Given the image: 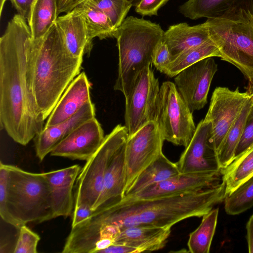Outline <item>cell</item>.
<instances>
[{
  "label": "cell",
  "mask_w": 253,
  "mask_h": 253,
  "mask_svg": "<svg viewBox=\"0 0 253 253\" xmlns=\"http://www.w3.org/2000/svg\"><path fill=\"white\" fill-rule=\"evenodd\" d=\"M81 10L85 21L87 37L92 45L94 38L100 40L115 38L116 29L110 19L100 10L84 2L77 6Z\"/></svg>",
  "instance_id": "f546056e"
},
{
  "label": "cell",
  "mask_w": 253,
  "mask_h": 253,
  "mask_svg": "<svg viewBox=\"0 0 253 253\" xmlns=\"http://www.w3.org/2000/svg\"><path fill=\"white\" fill-rule=\"evenodd\" d=\"M6 0H0V14L2 13L3 5Z\"/></svg>",
  "instance_id": "b9f144b4"
},
{
  "label": "cell",
  "mask_w": 253,
  "mask_h": 253,
  "mask_svg": "<svg viewBox=\"0 0 253 253\" xmlns=\"http://www.w3.org/2000/svg\"><path fill=\"white\" fill-rule=\"evenodd\" d=\"M57 0H34L27 20L33 39L43 37L58 17Z\"/></svg>",
  "instance_id": "cb8c5ba5"
},
{
  "label": "cell",
  "mask_w": 253,
  "mask_h": 253,
  "mask_svg": "<svg viewBox=\"0 0 253 253\" xmlns=\"http://www.w3.org/2000/svg\"><path fill=\"white\" fill-rule=\"evenodd\" d=\"M95 116L94 105L91 101L68 120L55 125L44 126L34 138L37 157L42 161L57 144L77 127Z\"/></svg>",
  "instance_id": "ac0fdd59"
},
{
  "label": "cell",
  "mask_w": 253,
  "mask_h": 253,
  "mask_svg": "<svg viewBox=\"0 0 253 253\" xmlns=\"http://www.w3.org/2000/svg\"><path fill=\"white\" fill-rule=\"evenodd\" d=\"M211 124L201 120L188 145L176 162L180 173L221 170L217 154L210 143Z\"/></svg>",
  "instance_id": "5bb4252c"
},
{
  "label": "cell",
  "mask_w": 253,
  "mask_h": 253,
  "mask_svg": "<svg viewBox=\"0 0 253 253\" xmlns=\"http://www.w3.org/2000/svg\"><path fill=\"white\" fill-rule=\"evenodd\" d=\"M238 0H188L180 6L179 11L191 20L218 17L240 5Z\"/></svg>",
  "instance_id": "484cf974"
},
{
  "label": "cell",
  "mask_w": 253,
  "mask_h": 253,
  "mask_svg": "<svg viewBox=\"0 0 253 253\" xmlns=\"http://www.w3.org/2000/svg\"><path fill=\"white\" fill-rule=\"evenodd\" d=\"M104 138L102 128L94 117L77 127L57 144L50 154L86 161L98 150Z\"/></svg>",
  "instance_id": "9a60e30c"
},
{
  "label": "cell",
  "mask_w": 253,
  "mask_h": 253,
  "mask_svg": "<svg viewBox=\"0 0 253 253\" xmlns=\"http://www.w3.org/2000/svg\"><path fill=\"white\" fill-rule=\"evenodd\" d=\"M171 228L139 225L123 229L117 233L114 244L99 253H138L160 250L167 243Z\"/></svg>",
  "instance_id": "4fadbf2b"
},
{
  "label": "cell",
  "mask_w": 253,
  "mask_h": 253,
  "mask_svg": "<svg viewBox=\"0 0 253 253\" xmlns=\"http://www.w3.org/2000/svg\"><path fill=\"white\" fill-rule=\"evenodd\" d=\"M90 87L85 73L79 74L63 93L44 126L55 125L68 120L85 104L91 102Z\"/></svg>",
  "instance_id": "d6986e66"
},
{
  "label": "cell",
  "mask_w": 253,
  "mask_h": 253,
  "mask_svg": "<svg viewBox=\"0 0 253 253\" xmlns=\"http://www.w3.org/2000/svg\"><path fill=\"white\" fill-rule=\"evenodd\" d=\"M125 144L116 153L109 165L100 194L92 208L93 210L118 202L125 196Z\"/></svg>",
  "instance_id": "7402d4cb"
},
{
  "label": "cell",
  "mask_w": 253,
  "mask_h": 253,
  "mask_svg": "<svg viewBox=\"0 0 253 253\" xmlns=\"http://www.w3.org/2000/svg\"><path fill=\"white\" fill-rule=\"evenodd\" d=\"M128 137L126 127L121 125L105 136L101 146L81 169L75 185V207L92 209L100 194L109 165Z\"/></svg>",
  "instance_id": "52a82bcc"
},
{
  "label": "cell",
  "mask_w": 253,
  "mask_h": 253,
  "mask_svg": "<svg viewBox=\"0 0 253 253\" xmlns=\"http://www.w3.org/2000/svg\"><path fill=\"white\" fill-rule=\"evenodd\" d=\"M209 39V30L204 23L192 26L186 23H180L170 26L165 31L162 41L167 45L173 59Z\"/></svg>",
  "instance_id": "44dd1931"
},
{
  "label": "cell",
  "mask_w": 253,
  "mask_h": 253,
  "mask_svg": "<svg viewBox=\"0 0 253 253\" xmlns=\"http://www.w3.org/2000/svg\"><path fill=\"white\" fill-rule=\"evenodd\" d=\"M88 0H57L58 16L62 13H66L75 9Z\"/></svg>",
  "instance_id": "f35d334b"
},
{
  "label": "cell",
  "mask_w": 253,
  "mask_h": 253,
  "mask_svg": "<svg viewBox=\"0 0 253 253\" xmlns=\"http://www.w3.org/2000/svg\"><path fill=\"white\" fill-rule=\"evenodd\" d=\"M213 57H220L221 54L215 44L210 39L173 59L164 74L169 77H174L186 68L205 58Z\"/></svg>",
  "instance_id": "83f0119b"
},
{
  "label": "cell",
  "mask_w": 253,
  "mask_h": 253,
  "mask_svg": "<svg viewBox=\"0 0 253 253\" xmlns=\"http://www.w3.org/2000/svg\"><path fill=\"white\" fill-rule=\"evenodd\" d=\"M94 210L87 207L79 206L75 207L72 213L71 228L78 225L91 216Z\"/></svg>",
  "instance_id": "8d00e7d4"
},
{
  "label": "cell",
  "mask_w": 253,
  "mask_h": 253,
  "mask_svg": "<svg viewBox=\"0 0 253 253\" xmlns=\"http://www.w3.org/2000/svg\"><path fill=\"white\" fill-rule=\"evenodd\" d=\"M180 173L176 163L170 161L162 153L138 174L124 197H132L149 186Z\"/></svg>",
  "instance_id": "603a6c76"
},
{
  "label": "cell",
  "mask_w": 253,
  "mask_h": 253,
  "mask_svg": "<svg viewBox=\"0 0 253 253\" xmlns=\"http://www.w3.org/2000/svg\"><path fill=\"white\" fill-rule=\"evenodd\" d=\"M252 106L250 98L228 130L217 151V157L221 169L226 168L235 158V152Z\"/></svg>",
  "instance_id": "4316f807"
},
{
  "label": "cell",
  "mask_w": 253,
  "mask_h": 253,
  "mask_svg": "<svg viewBox=\"0 0 253 253\" xmlns=\"http://www.w3.org/2000/svg\"><path fill=\"white\" fill-rule=\"evenodd\" d=\"M153 121L158 124L165 140L186 147L195 132L192 112L175 84L162 83L158 94Z\"/></svg>",
  "instance_id": "ba28073f"
},
{
  "label": "cell",
  "mask_w": 253,
  "mask_h": 253,
  "mask_svg": "<svg viewBox=\"0 0 253 253\" xmlns=\"http://www.w3.org/2000/svg\"><path fill=\"white\" fill-rule=\"evenodd\" d=\"M226 196L222 181L211 187L154 198L124 197L94 210L90 221L96 231L105 226L119 231L139 225L171 227L186 218L203 216Z\"/></svg>",
  "instance_id": "7a4b0ae2"
},
{
  "label": "cell",
  "mask_w": 253,
  "mask_h": 253,
  "mask_svg": "<svg viewBox=\"0 0 253 253\" xmlns=\"http://www.w3.org/2000/svg\"><path fill=\"white\" fill-rule=\"evenodd\" d=\"M18 12V14L27 20L34 0H9Z\"/></svg>",
  "instance_id": "74e56055"
},
{
  "label": "cell",
  "mask_w": 253,
  "mask_h": 253,
  "mask_svg": "<svg viewBox=\"0 0 253 253\" xmlns=\"http://www.w3.org/2000/svg\"><path fill=\"white\" fill-rule=\"evenodd\" d=\"M84 2L106 15L115 29L122 24L132 6L128 0H88Z\"/></svg>",
  "instance_id": "1f68e13d"
},
{
  "label": "cell",
  "mask_w": 253,
  "mask_h": 253,
  "mask_svg": "<svg viewBox=\"0 0 253 253\" xmlns=\"http://www.w3.org/2000/svg\"><path fill=\"white\" fill-rule=\"evenodd\" d=\"M165 31L157 23L143 18H126L116 29L119 50L118 75L114 88L126 97L140 73L152 64L154 50Z\"/></svg>",
  "instance_id": "5b68a950"
},
{
  "label": "cell",
  "mask_w": 253,
  "mask_h": 253,
  "mask_svg": "<svg viewBox=\"0 0 253 253\" xmlns=\"http://www.w3.org/2000/svg\"><path fill=\"white\" fill-rule=\"evenodd\" d=\"M19 229V235L13 253H38L37 246L40 240L39 235L31 230L26 225L22 226Z\"/></svg>",
  "instance_id": "d6a6232c"
},
{
  "label": "cell",
  "mask_w": 253,
  "mask_h": 253,
  "mask_svg": "<svg viewBox=\"0 0 253 253\" xmlns=\"http://www.w3.org/2000/svg\"><path fill=\"white\" fill-rule=\"evenodd\" d=\"M172 60V56L167 45L162 41L154 50L152 56V64L157 70L164 74Z\"/></svg>",
  "instance_id": "836d02e7"
},
{
  "label": "cell",
  "mask_w": 253,
  "mask_h": 253,
  "mask_svg": "<svg viewBox=\"0 0 253 253\" xmlns=\"http://www.w3.org/2000/svg\"><path fill=\"white\" fill-rule=\"evenodd\" d=\"M169 0H141L135 6V12L144 16H157L158 10Z\"/></svg>",
  "instance_id": "d590c367"
},
{
  "label": "cell",
  "mask_w": 253,
  "mask_h": 253,
  "mask_svg": "<svg viewBox=\"0 0 253 253\" xmlns=\"http://www.w3.org/2000/svg\"><path fill=\"white\" fill-rule=\"evenodd\" d=\"M204 24L221 59L235 66L253 84V12L239 5Z\"/></svg>",
  "instance_id": "8992f818"
},
{
  "label": "cell",
  "mask_w": 253,
  "mask_h": 253,
  "mask_svg": "<svg viewBox=\"0 0 253 253\" xmlns=\"http://www.w3.org/2000/svg\"><path fill=\"white\" fill-rule=\"evenodd\" d=\"M250 98V92H241L238 87L231 90L218 86L213 91L204 120L211 124L210 141L216 154L228 130Z\"/></svg>",
  "instance_id": "30bf717a"
},
{
  "label": "cell",
  "mask_w": 253,
  "mask_h": 253,
  "mask_svg": "<svg viewBox=\"0 0 253 253\" xmlns=\"http://www.w3.org/2000/svg\"><path fill=\"white\" fill-rule=\"evenodd\" d=\"M253 144V106H252L235 152V158L240 155Z\"/></svg>",
  "instance_id": "e575fe53"
},
{
  "label": "cell",
  "mask_w": 253,
  "mask_h": 253,
  "mask_svg": "<svg viewBox=\"0 0 253 253\" xmlns=\"http://www.w3.org/2000/svg\"><path fill=\"white\" fill-rule=\"evenodd\" d=\"M217 64L212 57L203 59L182 70L175 76L174 84L193 113L207 103L208 94Z\"/></svg>",
  "instance_id": "7c38bea8"
},
{
  "label": "cell",
  "mask_w": 253,
  "mask_h": 253,
  "mask_svg": "<svg viewBox=\"0 0 253 253\" xmlns=\"http://www.w3.org/2000/svg\"><path fill=\"white\" fill-rule=\"evenodd\" d=\"M164 141L154 121L128 136L125 148V193L138 174L163 153Z\"/></svg>",
  "instance_id": "9c48e42d"
},
{
  "label": "cell",
  "mask_w": 253,
  "mask_h": 253,
  "mask_svg": "<svg viewBox=\"0 0 253 253\" xmlns=\"http://www.w3.org/2000/svg\"><path fill=\"white\" fill-rule=\"evenodd\" d=\"M50 191L45 173H33L0 163V215L19 229L52 219Z\"/></svg>",
  "instance_id": "277c9868"
},
{
  "label": "cell",
  "mask_w": 253,
  "mask_h": 253,
  "mask_svg": "<svg viewBox=\"0 0 253 253\" xmlns=\"http://www.w3.org/2000/svg\"><path fill=\"white\" fill-rule=\"evenodd\" d=\"M222 175L221 170L180 173L165 181L150 185L129 198L151 199L202 190L219 184L222 181Z\"/></svg>",
  "instance_id": "2e32d148"
},
{
  "label": "cell",
  "mask_w": 253,
  "mask_h": 253,
  "mask_svg": "<svg viewBox=\"0 0 253 253\" xmlns=\"http://www.w3.org/2000/svg\"><path fill=\"white\" fill-rule=\"evenodd\" d=\"M132 4V6H136L141 0H128Z\"/></svg>",
  "instance_id": "60d3db41"
},
{
  "label": "cell",
  "mask_w": 253,
  "mask_h": 253,
  "mask_svg": "<svg viewBox=\"0 0 253 253\" xmlns=\"http://www.w3.org/2000/svg\"><path fill=\"white\" fill-rule=\"evenodd\" d=\"M160 90L159 81L150 67L138 75L125 97V126L128 136L153 121L155 104Z\"/></svg>",
  "instance_id": "8fae6325"
},
{
  "label": "cell",
  "mask_w": 253,
  "mask_h": 253,
  "mask_svg": "<svg viewBox=\"0 0 253 253\" xmlns=\"http://www.w3.org/2000/svg\"><path fill=\"white\" fill-rule=\"evenodd\" d=\"M27 20L16 14L0 39V124L16 142L26 145L44 128L29 77L33 42Z\"/></svg>",
  "instance_id": "6da1fadb"
},
{
  "label": "cell",
  "mask_w": 253,
  "mask_h": 253,
  "mask_svg": "<svg viewBox=\"0 0 253 253\" xmlns=\"http://www.w3.org/2000/svg\"><path fill=\"white\" fill-rule=\"evenodd\" d=\"M83 58L68 51L56 24L42 38L34 40L29 60L31 89L43 121L80 73Z\"/></svg>",
  "instance_id": "3957f363"
},
{
  "label": "cell",
  "mask_w": 253,
  "mask_h": 253,
  "mask_svg": "<svg viewBox=\"0 0 253 253\" xmlns=\"http://www.w3.org/2000/svg\"><path fill=\"white\" fill-rule=\"evenodd\" d=\"M222 179L226 185V195L230 194L253 175V144L224 169Z\"/></svg>",
  "instance_id": "d4e9b609"
},
{
  "label": "cell",
  "mask_w": 253,
  "mask_h": 253,
  "mask_svg": "<svg viewBox=\"0 0 253 253\" xmlns=\"http://www.w3.org/2000/svg\"><path fill=\"white\" fill-rule=\"evenodd\" d=\"M249 92L250 95V99L252 102V106H253V89L251 92Z\"/></svg>",
  "instance_id": "7bdbcfd3"
},
{
  "label": "cell",
  "mask_w": 253,
  "mask_h": 253,
  "mask_svg": "<svg viewBox=\"0 0 253 253\" xmlns=\"http://www.w3.org/2000/svg\"><path fill=\"white\" fill-rule=\"evenodd\" d=\"M79 165L45 172L50 191L52 217H68L75 207V183L81 170Z\"/></svg>",
  "instance_id": "e0dca14e"
},
{
  "label": "cell",
  "mask_w": 253,
  "mask_h": 253,
  "mask_svg": "<svg viewBox=\"0 0 253 253\" xmlns=\"http://www.w3.org/2000/svg\"><path fill=\"white\" fill-rule=\"evenodd\" d=\"M55 24L72 56L83 58L85 54L90 53L92 45L88 41L84 17L79 7L58 16Z\"/></svg>",
  "instance_id": "ffe728a7"
},
{
  "label": "cell",
  "mask_w": 253,
  "mask_h": 253,
  "mask_svg": "<svg viewBox=\"0 0 253 253\" xmlns=\"http://www.w3.org/2000/svg\"><path fill=\"white\" fill-rule=\"evenodd\" d=\"M247 230L246 239L248 243V252L253 253V213L250 217L246 226Z\"/></svg>",
  "instance_id": "ab89813d"
},
{
  "label": "cell",
  "mask_w": 253,
  "mask_h": 253,
  "mask_svg": "<svg viewBox=\"0 0 253 253\" xmlns=\"http://www.w3.org/2000/svg\"><path fill=\"white\" fill-rule=\"evenodd\" d=\"M218 208L212 209L203 215L200 225L189 236L187 247L191 253H209L218 215Z\"/></svg>",
  "instance_id": "f1b7e54d"
},
{
  "label": "cell",
  "mask_w": 253,
  "mask_h": 253,
  "mask_svg": "<svg viewBox=\"0 0 253 253\" xmlns=\"http://www.w3.org/2000/svg\"><path fill=\"white\" fill-rule=\"evenodd\" d=\"M224 210L230 215H238L253 207V175L224 199Z\"/></svg>",
  "instance_id": "4dcf8cb0"
}]
</instances>
